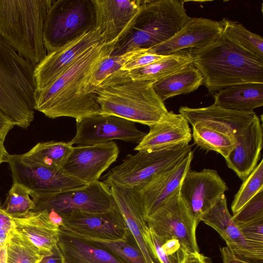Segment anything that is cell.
<instances>
[{"mask_svg":"<svg viewBox=\"0 0 263 263\" xmlns=\"http://www.w3.org/2000/svg\"><path fill=\"white\" fill-rule=\"evenodd\" d=\"M116 43L99 42L85 51L46 88L35 91L34 109L55 119L78 120L101 114L96 95L88 88V81L101 62L111 54Z\"/></svg>","mask_w":263,"mask_h":263,"instance_id":"1","label":"cell"},{"mask_svg":"<svg viewBox=\"0 0 263 263\" xmlns=\"http://www.w3.org/2000/svg\"><path fill=\"white\" fill-rule=\"evenodd\" d=\"M189 51L192 64L202 73L203 84L211 94L234 85L263 83V60L233 43L224 29L206 45Z\"/></svg>","mask_w":263,"mask_h":263,"instance_id":"2","label":"cell"},{"mask_svg":"<svg viewBox=\"0 0 263 263\" xmlns=\"http://www.w3.org/2000/svg\"><path fill=\"white\" fill-rule=\"evenodd\" d=\"M155 82L133 80L122 70L112 74L93 90L101 114L148 126L157 123L168 111L154 90Z\"/></svg>","mask_w":263,"mask_h":263,"instance_id":"3","label":"cell"},{"mask_svg":"<svg viewBox=\"0 0 263 263\" xmlns=\"http://www.w3.org/2000/svg\"><path fill=\"white\" fill-rule=\"evenodd\" d=\"M53 0H0V39L34 65L46 56L43 28Z\"/></svg>","mask_w":263,"mask_h":263,"instance_id":"4","label":"cell"},{"mask_svg":"<svg viewBox=\"0 0 263 263\" xmlns=\"http://www.w3.org/2000/svg\"><path fill=\"white\" fill-rule=\"evenodd\" d=\"M191 18L184 1L143 0L135 21L116 43L111 55L155 47L172 37Z\"/></svg>","mask_w":263,"mask_h":263,"instance_id":"5","label":"cell"},{"mask_svg":"<svg viewBox=\"0 0 263 263\" xmlns=\"http://www.w3.org/2000/svg\"><path fill=\"white\" fill-rule=\"evenodd\" d=\"M35 67L0 39V110L25 129L34 118Z\"/></svg>","mask_w":263,"mask_h":263,"instance_id":"6","label":"cell"},{"mask_svg":"<svg viewBox=\"0 0 263 263\" xmlns=\"http://www.w3.org/2000/svg\"><path fill=\"white\" fill-rule=\"evenodd\" d=\"M95 28L92 0L53 1L43 28V41L47 54Z\"/></svg>","mask_w":263,"mask_h":263,"instance_id":"7","label":"cell"},{"mask_svg":"<svg viewBox=\"0 0 263 263\" xmlns=\"http://www.w3.org/2000/svg\"><path fill=\"white\" fill-rule=\"evenodd\" d=\"M192 145L180 144L155 151L129 154L123 162L101 177L105 184L139 188L175 164L192 150Z\"/></svg>","mask_w":263,"mask_h":263,"instance_id":"8","label":"cell"},{"mask_svg":"<svg viewBox=\"0 0 263 263\" xmlns=\"http://www.w3.org/2000/svg\"><path fill=\"white\" fill-rule=\"evenodd\" d=\"M31 197L35 205L34 211H53L60 215L76 211L104 212L115 204L110 188L101 181L53 193L31 191Z\"/></svg>","mask_w":263,"mask_h":263,"instance_id":"9","label":"cell"},{"mask_svg":"<svg viewBox=\"0 0 263 263\" xmlns=\"http://www.w3.org/2000/svg\"><path fill=\"white\" fill-rule=\"evenodd\" d=\"M180 187L153 213L145 217L151 230L160 236L179 239L189 253L199 252L198 224L180 198Z\"/></svg>","mask_w":263,"mask_h":263,"instance_id":"10","label":"cell"},{"mask_svg":"<svg viewBox=\"0 0 263 263\" xmlns=\"http://www.w3.org/2000/svg\"><path fill=\"white\" fill-rule=\"evenodd\" d=\"M135 123L117 116L99 114L76 120L73 146L92 145L120 140L139 144L146 135Z\"/></svg>","mask_w":263,"mask_h":263,"instance_id":"11","label":"cell"},{"mask_svg":"<svg viewBox=\"0 0 263 263\" xmlns=\"http://www.w3.org/2000/svg\"><path fill=\"white\" fill-rule=\"evenodd\" d=\"M7 163L13 183L23 184L35 193H57L86 185L67 175L62 169L34 163L22 154L10 155Z\"/></svg>","mask_w":263,"mask_h":263,"instance_id":"12","label":"cell"},{"mask_svg":"<svg viewBox=\"0 0 263 263\" xmlns=\"http://www.w3.org/2000/svg\"><path fill=\"white\" fill-rule=\"evenodd\" d=\"M228 190L224 181L215 170L190 169L180 186L182 200L198 224L202 216Z\"/></svg>","mask_w":263,"mask_h":263,"instance_id":"13","label":"cell"},{"mask_svg":"<svg viewBox=\"0 0 263 263\" xmlns=\"http://www.w3.org/2000/svg\"><path fill=\"white\" fill-rule=\"evenodd\" d=\"M61 216L63 223L60 229L73 235L116 239L129 232L116 203L104 212L76 211Z\"/></svg>","mask_w":263,"mask_h":263,"instance_id":"14","label":"cell"},{"mask_svg":"<svg viewBox=\"0 0 263 263\" xmlns=\"http://www.w3.org/2000/svg\"><path fill=\"white\" fill-rule=\"evenodd\" d=\"M119 153V147L112 141L73 146L62 170L85 184L92 183L99 181L102 174L116 161Z\"/></svg>","mask_w":263,"mask_h":263,"instance_id":"15","label":"cell"},{"mask_svg":"<svg viewBox=\"0 0 263 263\" xmlns=\"http://www.w3.org/2000/svg\"><path fill=\"white\" fill-rule=\"evenodd\" d=\"M200 221L216 231L238 257L249 262L262 261L263 245L247 240L229 211L225 194L201 217Z\"/></svg>","mask_w":263,"mask_h":263,"instance_id":"16","label":"cell"},{"mask_svg":"<svg viewBox=\"0 0 263 263\" xmlns=\"http://www.w3.org/2000/svg\"><path fill=\"white\" fill-rule=\"evenodd\" d=\"M101 42H103L102 37L95 28L47 53L34 69L35 91L41 90L50 85L85 51Z\"/></svg>","mask_w":263,"mask_h":263,"instance_id":"17","label":"cell"},{"mask_svg":"<svg viewBox=\"0 0 263 263\" xmlns=\"http://www.w3.org/2000/svg\"><path fill=\"white\" fill-rule=\"evenodd\" d=\"M96 28L106 44L117 43L131 26L143 0H92Z\"/></svg>","mask_w":263,"mask_h":263,"instance_id":"18","label":"cell"},{"mask_svg":"<svg viewBox=\"0 0 263 263\" xmlns=\"http://www.w3.org/2000/svg\"><path fill=\"white\" fill-rule=\"evenodd\" d=\"M193 158L192 150L175 164L137 188L144 218L153 213L180 187Z\"/></svg>","mask_w":263,"mask_h":263,"instance_id":"19","label":"cell"},{"mask_svg":"<svg viewBox=\"0 0 263 263\" xmlns=\"http://www.w3.org/2000/svg\"><path fill=\"white\" fill-rule=\"evenodd\" d=\"M223 29L222 20L217 21L203 17H191L184 27L172 37L147 49V52L168 55L180 51L200 48L218 37Z\"/></svg>","mask_w":263,"mask_h":263,"instance_id":"20","label":"cell"},{"mask_svg":"<svg viewBox=\"0 0 263 263\" xmlns=\"http://www.w3.org/2000/svg\"><path fill=\"white\" fill-rule=\"evenodd\" d=\"M234 149L225 159L229 168L242 181L257 165L262 147V127L257 116L246 127L235 134Z\"/></svg>","mask_w":263,"mask_h":263,"instance_id":"21","label":"cell"},{"mask_svg":"<svg viewBox=\"0 0 263 263\" xmlns=\"http://www.w3.org/2000/svg\"><path fill=\"white\" fill-rule=\"evenodd\" d=\"M115 203L126 226L134 237L147 263H158L147 245L149 228L144 217L137 188L110 187Z\"/></svg>","mask_w":263,"mask_h":263,"instance_id":"22","label":"cell"},{"mask_svg":"<svg viewBox=\"0 0 263 263\" xmlns=\"http://www.w3.org/2000/svg\"><path fill=\"white\" fill-rule=\"evenodd\" d=\"M148 127V133L135 148V151H152L180 144H189L192 138L186 119L172 111H168L160 121Z\"/></svg>","mask_w":263,"mask_h":263,"instance_id":"23","label":"cell"},{"mask_svg":"<svg viewBox=\"0 0 263 263\" xmlns=\"http://www.w3.org/2000/svg\"><path fill=\"white\" fill-rule=\"evenodd\" d=\"M12 218L13 229L27 237L41 251L50 254L57 246L60 228L51 222L47 210L31 211Z\"/></svg>","mask_w":263,"mask_h":263,"instance_id":"24","label":"cell"},{"mask_svg":"<svg viewBox=\"0 0 263 263\" xmlns=\"http://www.w3.org/2000/svg\"><path fill=\"white\" fill-rule=\"evenodd\" d=\"M57 245L64 263H126L107 250L61 230Z\"/></svg>","mask_w":263,"mask_h":263,"instance_id":"25","label":"cell"},{"mask_svg":"<svg viewBox=\"0 0 263 263\" xmlns=\"http://www.w3.org/2000/svg\"><path fill=\"white\" fill-rule=\"evenodd\" d=\"M194 144L207 151H214L226 159L234 149L236 132L232 128L209 121L191 124Z\"/></svg>","mask_w":263,"mask_h":263,"instance_id":"26","label":"cell"},{"mask_svg":"<svg viewBox=\"0 0 263 263\" xmlns=\"http://www.w3.org/2000/svg\"><path fill=\"white\" fill-rule=\"evenodd\" d=\"M214 105L236 111L253 112L263 105V83H247L223 88L214 94Z\"/></svg>","mask_w":263,"mask_h":263,"instance_id":"27","label":"cell"},{"mask_svg":"<svg viewBox=\"0 0 263 263\" xmlns=\"http://www.w3.org/2000/svg\"><path fill=\"white\" fill-rule=\"evenodd\" d=\"M179 113L192 124L198 121H209L228 126L236 132L246 127L257 116L254 111L245 112L225 109L214 104L204 107L181 106Z\"/></svg>","mask_w":263,"mask_h":263,"instance_id":"28","label":"cell"},{"mask_svg":"<svg viewBox=\"0 0 263 263\" xmlns=\"http://www.w3.org/2000/svg\"><path fill=\"white\" fill-rule=\"evenodd\" d=\"M203 83L202 73L191 63L155 81L153 88L158 97L164 102L174 96L193 92Z\"/></svg>","mask_w":263,"mask_h":263,"instance_id":"29","label":"cell"},{"mask_svg":"<svg viewBox=\"0 0 263 263\" xmlns=\"http://www.w3.org/2000/svg\"><path fill=\"white\" fill-rule=\"evenodd\" d=\"M189 50L165 55L160 60L143 67L128 72L132 79L140 81H158L192 63Z\"/></svg>","mask_w":263,"mask_h":263,"instance_id":"30","label":"cell"},{"mask_svg":"<svg viewBox=\"0 0 263 263\" xmlns=\"http://www.w3.org/2000/svg\"><path fill=\"white\" fill-rule=\"evenodd\" d=\"M72 147L69 142L51 141L39 142L22 155L34 163L62 169Z\"/></svg>","mask_w":263,"mask_h":263,"instance_id":"31","label":"cell"},{"mask_svg":"<svg viewBox=\"0 0 263 263\" xmlns=\"http://www.w3.org/2000/svg\"><path fill=\"white\" fill-rule=\"evenodd\" d=\"M73 236L107 250L126 263H147L129 231L124 237L116 239Z\"/></svg>","mask_w":263,"mask_h":263,"instance_id":"32","label":"cell"},{"mask_svg":"<svg viewBox=\"0 0 263 263\" xmlns=\"http://www.w3.org/2000/svg\"><path fill=\"white\" fill-rule=\"evenodd\" d=\"M7 263H38L51 254L41 251L27 237L12 229L7 239Z\"/></svg>","mask_w":263,"mask_h":263,"instance_id":"33","label":"cell"},{"mask_svg":"<svg viewBox=\"0 0 263 263\" xmlns=\"http://www.w3.org/2000/svg\"><path fill=\"white\" fill-rule=\"evenodd\" d=\"M148 245L160 263H183L189 254L179 239L158 235L149 228Z\"/></svg>","mask_w":263,"mask_h":263,"instance_id":"34","label":"cell"},{"mask_svg":"<svg viewBox=\"0 0 263 263\" xmlns=\"http://www.w3.org/2000/svg\"><path fill=\"white\" fill-rule=\"evenodd\" d=\"M224 31L229 40L245 51L263 60L262 37L248 30L241 24L223 18Z\"/></svg>","mask_w":263,"mask_h":263,"instance_id":"35","label":"cell"},{"mask_svg":"<svg viewBox=\"0 0 263 263\" xmlns=\"http://www.w3.org/2000/svg\"><path fill=\"white\" fill-rule=\"evenodd\" d=\"M147 49H136L120 55H110L107 57L91 74L88 83L89 91L94 93L93 89L99 86L107 78L121 70L128 60L142 53Z\"/></svg>","mask_w":263,"mask_h":263,"instance_id":"36","label":"cell"},{"mask_svg":"<svg viewBox=\"0 0 263 263\" xmlns=\"http://www.w3.org/2000/svg\"><path fill=\"white\" fill-rule=\"evenodd\" d=\"M31 191L18 183H13L2 207L10 216L15 217L24 215L35 209L31 197Z\"/></svg>","mask_w":263,"mask_h":263,"instance_id":"37","label":"cell"},{"mask_svg":"<svg viewBox=\"0 0 263 263\" xmlns=\"http://www.w3.org/2000/svg\"><path fill=\"white\" fill-rule=\"evenodd\" d=\"M261 190H263L262 159L243 181L239 190L235 194L231 205L233 214L238 212Z\"/></svg>","mask_w":263,"mask_h":263,"instance_id":"38","label":"cell"},{"mask_svg":"<svg viewBox=\"0 0 263 263\" xmlns=\"http://www.w3.org/2000/svg\"><path fill=\"white\" fill-rule=\"evenodd\" d=\"M263 218V190L260 191L238 212L232 215L237 225Z\"/></svg>","mask_w":263,"mask_h":263,"instance_id":"39","label":"cell"},{"mask_svg":"<svg viewBox=\"0 0 263 263\" xmlns=\"http://www.w3.org/2000/svg\"><path fill=\"white\" fill-rule=\"evenodd\" d=\"M237 226L247 240L263 245V218Z\"/></svg>","mask_w":263,"mask_h":263,"instance_id":"40","label":"cell"},{"mask_svg":"<svg viewBox=\"0 0 263 263\" xmlns=\"http://www.w3.org/2000/svg\"><path fill=\"white\" fill-rule=\"evenodd\" d=\"M165 55H158L147 52V49L142 53L128 60L121 70L127 71L140 68L161 59Z\"/></svg>","mask_w":263,"mask_h":263,"instance_id":"41","label":"cell"},{"mask_svg":"<svg viewBox=\"0 0 263 263\" xmlns=\"http://www.w3.org/2000/svg\"><path fill=\"white\" fill-rule=\"evenodd\" d=\"M15 126L12 121L0 110V140L4 143L10 130Z\"/></svg>","mask_w":263,"mask_h":263,"instance_id":"42","label":"cell"},{"mask_svg":"<svg viewBox=\"0 0 263 263\" xmlns=\"http://www.w3.org/2000/svg\"><path fill=\"white\" fill-rule=\"evenodd\" d=\"M223 263H253L236 256L228 247L220 248Z\"/></svg>","mask_w":263,"mask_h":263,"instance_id":"43","label":"cell"},{"mask_svg":"<svg viewBox=\"0 0 263 263\" xmlns=\"http://www.w3.org/2000/svg\"><path fill=\"white\" fill-rule=\"evenodd\" d=\"M38 263H64L63 257L58 245L53 249L51 254L45 256Z\"/></svg>","mask_w":263,"mask_h":263,"instance_id":"44","label":"cell"},{"mask_svg":"<svg viewBox=\"0 0 263 263\" xmlns=\"http://www.w3.org/2000/svg\"><path fill=\"white\" fill-rule=\"evenodd\" d=\"M11 230L13 229L12 217L8 215L4 210L0 200V229Z\"/></svg>","mask_w":263,"mask_h":263,"instance_id":"45","label":"cell"},{"mask_svg":"<svg viewBox=\"0 0 263 263\" xmlns=\"http://www.w3.org/2000/svg\"><path fill=\"white\" fill-rule=\"evenodd\" d=\"M183 263H208L207 258L199 253H189Z\"/></svg>","mask_w":263,"mask_h":263,"instance_id":"46","label":"cell"},{"mask_svg":"<svg viewBox=\"0 0 263 263\" xmlns=\"http://www.w3.org/2000/svg\"><path fill=\"white\" fill-rule=\"evenodd\" d=\"M48 213L51 222L60 228L62 227L63 223L62 216L53 211H49Z\"/></svg>","mask_w":263,"mask_h":263,"instance_id":"47","label":"cell"},{"mask_svg":"<svg viewBox=\"0 0 263 263\" xmlns=\"http://www.w3.org/2000/svg\"><path fill=\"white\" fill-rule=\"evenodd\" d=\"M9 155L4 146V143L0 140V165L4 162H7Z\"/></svg>","mask_w":263,"mask_h":263,"instance_id":"48","label":"cell"},{"mask_svg":"<svg viewBox=\"0 0 263 263\" xmlns=\"http://www.w3.org/2000/svg\"><path fill=\"white\" fill-rule=\"evenodd\" d=\"M10 231L4 229H0V248L7 242Z\"/></svg>","mask_w":263,"mask_h":263,"instance_id":"49","label":"cell"},{"mask_svg":"<svg viewBox=\"0 0 263 263\" xmlns=\"http://www.w3.org/2000/svg\"><path fill=\"white\" fill-rule=\"evenodd\" d=\"M6 243L0 248V263H7Z\"/></svg>","mask_w":263,"mask_h":263,"instance_id":"50","label":"cell"}]
</instances>
